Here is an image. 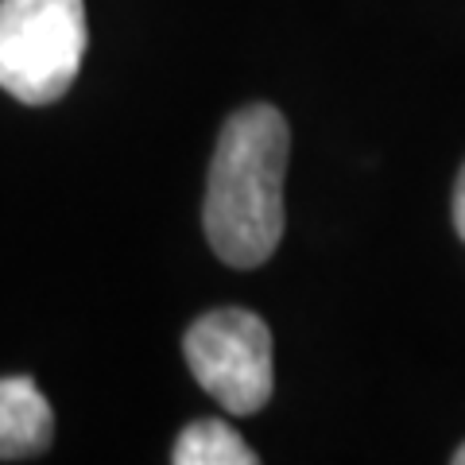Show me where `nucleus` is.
Instances as JSON below:
<instances>
[{"label":"nucleus","instance_id":"obj_3","mask_svg":"<svg viewBox=\"0 0 465 465\" xmlns=\"http://www.w3.org/2000/svg\"><path fill=\"white\" fill-rule=\"evenodd\" d=\"M183 353L194 381L229 415H252L272 400V330L260 314L241 307L202 314L186 330Z\"/></svg>","mask_w":465,"mask_h":465},{"label":"nucleus","instance_id":"obj_7","mask_svg":"<svg viewBox=\"0 0 465 465\" xmlns=\"http://www.w3.org/2000/svg\"><path fill=\"white\" fill-rule=\"evenodd\" d=\"M454 461H458V465H465V442L458 446V454H454Z\"/></svg>","mask_w":465,"mask_h":465},{"label":"nucleus","instance_id":"obj_2","mask_svg":"<svg viewBox=\"0 0 465 465\" xmlns=\"http://www.w3.org/2000/svg\"><path fill=\"white\" fill-rule=\"evenodd\" d=\"M85 43L82 0H0V90L51 105L74 85Z\"/></svg>","mask_w":465,"mask_h":465},{"label":"nucleus","instance_id":"obj_6","mask_svg":"<svg viewBox=\"0 0 465 465\" xmlns=\"http://www.w3.org/2000/svg\"><path fill=\"white\" fill-rule=\"evenodd\" d=\"M454 225H458V237L465 241V167H461L458 186H454Z\"/></svg>","mask_w":465,"mask_h":465},{"label":"nucleus","instance_id":"obj_1","mask_svg":"<svg viewBox=\"0 0 465 465\" xmlns=\"http://www.w3.org/2000/svg\"><path fill=\"white\" fill-rule=\"evenodd\" d=\"M287 152L291 133L275 105L237 109L217 136L202 225L229 268H260L280 249Z\"/></svg>","mask_w":465,"mask_h":465},{"label":"nucleus","instance_id":"obj_5","mask_svg":"<svg viewBox=\"0 0 465 465\" xmlns=\"http://www.w3.org/2000/svg\"><path fill=\"white\" fill-rule=\"evenodd\" d=\"M174 465H256V450L241 439L222 419H198L191 423L179 442H174Z\"/></svg>","mask_w":465,"mask_h":465},{"label":"nucleus","instance_id":"obj_4","mask_svg":"<svg viewBox=\"0 0 465 465\" xmlns=\"http://www.w3.org/2000/svg\"><path fill=\"white\" fill-rule=\"evenodd\" d=\"M54 439V415L27 376L0 381V461L39 458Z\"/></svg>","mask_w":465,"mask_h":465}]
</instances>
